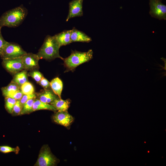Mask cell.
Wrapping results in <instances>:
<instances>
[{
  "label": "cell",
  "instance_id": "obj_21",
  "mask_svg": "<svg viewBox=\"0 0 166 166\" xmlns=\"http://www.w3.org/2000/svg\"><path fill=\"white\" fill-rule=\"evenodd\" d=\"M17 100L10 97H5V107L8 112L12 114L14 107Z\"/></svg>",
  "mask_w": 166,
  "mask_h": 166
},
{
  "label": "cell",
  "instance_id": "obj_3",
  "mask_svg": "<svg viewBox=\"0 0 166 166\" xmlns=\"http://www.w3.org/2000/svg\"><path fill=\"white\" fill-rule=\"evenodd\" d=\"M93 53L92 49L85 52L72 51L69 57L63 58L64 65L67 70L73 71L79 65L91 60L93 57Z\"/></svg>",
  "mask_w": 166,
  "mask_h": 166
},
{
  "label": "cell",
  "instance_id": "obj_26",
  "mask_svg": "<svg viewBox=\"0 0 166 166\" xmlns=\"http://www.w3.org/2000/svg\"><path fill=\"white\" fill-rule=\"evenodd\" d=\"M38 84L44 88V89H48L50 87V82L44 77L42 78Z\"/></svg>",
  "mask_w": 166,
  "mask_h": 166
},
{
  "label": "cell",
  "instance_id": "obj_7",
  "mask_svg": "<svg viewBox=\"0 0 166 166\" xmlns=\"http://www.w3.org/2000/svg\"><path fill=\"white\" fill-rule=\"evenodd\" d=\"M2 65L7 71L12 74L14 75L24 69L22 57L2 59Z\"/></svg>",
  "mask_w": 166,
  "mask_h": 166
},
{
  "label": "cell",
  "instance_id": "obj_8",
  "mask_svg": "<svg viewBox=\"0 0 166 166\" xmlns=\"http://www.w3.org/2000/svg\"><path fill=\"white\" fill-rule=\"evenodd\" d=\"M53 121L57 124L67 128L74 121V118L67 111H58L53 117Z\"/></svg>",
  "mask_w": 166,
  "mask_h": 166
},
{
  "label": "cell",
  "instance_id": "obj_20",
  "mask_svg": "<svg viewBox=\"0 0 166 166\" xmlns=\"http://www.w3.org/2000/svg\"><path fill=\"white\" fill-rule=\"evenodd\" d=\"M20 89L24 94H30L34 92L33 85L28 81L22 85L20 87Z\"/></svg>",
  "mask_w": 166,
  "mask_h": 166
},
{
  "label": "cell",
  "instance_id": "obj_28",
  "mask_svg": "<svg viewBox=\"0 0 166 166\" xmlns=\"http://www.w3.org/2000/svg\"><path fill=\"white\" fill-rule=\"evenodd\" d=\"M23 94L22 92L20 89L16 92L11 98L17 100H20Z\"/></svg>",
  "mask_w": 166,
  "mask_h": 166
},
{
  "label": "cell",
  "instance_id": "obj_27",
  "mask_svg": "<svg viewBox=\"0 0 166 166\" xmlns=\"http://www.w3.org/2000/svg\"><path fill=\"white\" fill-rule=\"evenodd\" d=\"M7 42L3 38L1 33V29L0 28V52L2 51Z\"/></svg>",
  "mask_w": 166,
  "mask_h": 166
},
{
  "label": "cell",
  "instance_id": "obj_25",
  "mask_svg": "<svg viewBox=\"0 0 166 166\" xmlns=\"http://www.w3.org/2000/svg\"><path fill=\"white\" fill-rule=\"evenodd\" d=\"M37 97V94L34 93L30 94H23L22 97L20 100V102L22 105L28 100L36 98Z\"/></svg>",
  "mask_w": 166,
  "mask_h": 166
},
{
  "label": "cell",
  "instance_id": "obj_29",
  "mask_svg": "<svg viewBox=\"0 0 166 166\" xmlns=\"http://www.w3.org/2000/svg\"><path fill=\"white\" fill-rule=\"evenodd\" d=\"M159 0L161 1L162 0Z\"/></svg>",
  "mask_w": 166,
  "mask_h": 166
},
{
  "label": "cell",
  "instance_id": "obj_19",
  "mask_svg": "<svg viewBox=\"0 0 166 166\" xmlns=\"http://www.w3.org/2000/svg\"><path fill=\"white\" fill-rule=\"evenodd\" d=\"M35 99L32 98L28 100L23 105L20 115L28 114L33 112V106Z\"/></svg>",
  "mask_w": 166,
  "mask_h": 166
},
{
  "label": "cell",
  "instance_id": "obj_6",
  "mask_svg": "<svg viewBox=\"0 0 166 166\" xmlns=\"http://www.w3.org/2000/svg\"><path fill=\"white\" fill-rule=\"evenodd\" d=\"M149 14L160 20L166 19V6L159 0H149Z\"/></svg>",
  "mask_w": 166,
  "mask_h": 166
},
{
  "label": "cell",
  "instance_id": "obj_10",
  "mask_svg": "<svg viewBox=\"0 0 166 166\" xmlns=\"http://www.w3.org/2000/svg\"><path fill=\"white\" fill-rule=\"evenodd\" d=\"M84 0H73L69 3V10L66 21L70 18L83 15L82 5Z\"/></svg>",
  "mask_w": 166,
  "mask_h": 166
},
{
  "label": "cell",
  "instance_id": "obj_18",
  "mask_svg": "<svg viewBox=\"0 0 166 166\" xmlns=\"http://www.w3.org/2000/svg\"><path fill=\"white\" fill-rule=\"evenodd\" d=\"M33 111L42 109L48 110L54 112L57 111L55 107L51 104L43 102L36 98L33 104Z\"/></svg>",
  "mask_w": 166,
  "mask_h": 166
},
{
  "label": "cell",
  "instance_id": "obj_4",
  "mask_svg": "<svg viewBox=\"0 0 166 166\" xmlns=\"http://www.w3.org/2000/svg\"><path fill=\"white\" fill-rule=\"evenodd\" d=\"M57 159L52 153L48 145H45L41 148L35 166H53L58 162Z\"/></svg>",
  "mask_w": 166,
  "mask_h": 166
},
{
  "label": "cell",
  "instance_id": "obj_5",
  "mask_svg": "<svg viewBox=\"0 0 166 166\" xmlns=\"http://www.w3.org/2000/svg\"><path fill=\"white\" fill-rule=\"evenodd\" d=\"M26 53L18 44L8 42L0 52V56L2 59H11L22 57Z\"/></svg>",
  "mask_w": 166,
  "mask_h": 166
},
{
  "label": "cell",
  "instance_id": "obj_24",
  "mask_svg": "<svg viewBox=\"0 0 166 166\" xmlns=\"http://www.w3.org/2000/svg\"><path fill=\"white\" fill-rule=\"evenodd\" d=\"M22 107L23 105L21 104L20 100H17L14 107L12 114L15 115H20Z\"/></svg>",
  "mask_w": 166,
  "mask_h": 166
},
{
  "label": "cell",
  "instance_id": "obj_22",
  "mask_svg": "<svg viewBox=\"0 0 166 166\" xmlns=\"http://www.w3.org/2000/svg\"><path fill=\"white\" fill-rule=\"evenodd\" d=\"M20 150L18 147L12 148L7 145H0V152L4 153L14 152L18 154Z\"/></svg>",
  "mask_w": 166,
  "mask_h": 166
},
{
  "label": "cell",
  "instance_id": "obj_17",
  "mask_svg": "<svg viewBox=\"0 0 166 166\" xmlns=\"http://www.w3.org/2000/svg\"><path fill=\"white\" fill-rule=\"evenodd\" d=\"M28 76L27 71L23 69L14 74L11 82L15 83L20 86L28 81Z\"/></svg>",
  "mask_w": 166,
  "mask_h": 166
},
{
  "label": "cell",
  "instance_id": "obj_2",
  "mask_svg": "<svg viewBox=\"0 0 166 166\" xmlns=\"http://www.w3.org/2000/svg\"><path fill=\"white\" fill-rule=\"evenodd\" d=\"M61 47L53 36H47L37 54L40 59L51 61L58 58L63 60L59 53Z\"/></svg>",
  "mask_w": 166,
  "mask_h": 166
},
{
  "label": "cell",
  "instance_id": "obj_15",
  "mask_svg": "<svg viewBox=\"0 0 166 166\" xmlns=\"http://www.w3.org/2000/svg\"><path fill=\"white\" fill-rule=\"evenodd\" d=\"M70 101L69 99L64 100L58 97L51 103L50 104L58 111H67L70 106Z\"/></svg>",
  "mask_w": 166,
  "mask_h": 166
},
{
  "label": "cell",
  "instance_id": "obj_23",
  "mask_svg": "<svg viewBox=\"0 0 166 166\" xmlns=\"http://www.w3.org/2000/svg\"><path fill=\"white\" fill-rule=\"evenodd\" d=\"M28 75L32 77L38 83L43 77L41 73L35 69L31 70L28 73Z\"/></svg>",
  "mask_w": 166,
  "mask_h": 166
},
{
  "label": "cell",
  "instance_id": "obj_16",
  "mask_svg": "<svg viewBox=\"0 0 166 166\" xmlns=\"http://www.w3.org/2000/svg\"><path fill=\"white\" fill-rule=\"evenodd\" d=\"M50 84L52 91L59 98H61L63 88V83L61 80L58 77H56L51 81Z\"/></svg>",
  "mask_w": 166,
  "mask_h": 166
},
{
  "label": "cell",
  "instance_id": "obj_12",
  "mask_svg": "<svg viewBox=\"0 0 166 166\" xmlns=\"http://www.w3.org/2000/svg\"><path fill=\"white\" fill-rule=\"evenodd\" d=\"M37 96L41 101L49 104L59 97L53 91L49 89H44Z\"/></svg>",
  "mask_w": 166,
  "mask_h": 166
},
{
  "label": "cell",
  "instance_id": "obj_13",
  "mask_svg": "<svg viewBox=\"0 0 166 166\" xmlns=\"http://www.w3.org/2000/svg\"><path fill=\"white\" fill-rule=\"evenodd\" d=\"M71 30H64L53 36L61 46L72 43L70 39Z\"/></svg>",
  "mask_w": 166,
  "mask_h": 166
},
{
  "label": "cell",
  "instance_id": "obj_11",
  "mask_svg": "<svg viewBox=\"0 0 166 166\" xmlns=\"http://www.w3.org/2000/svg\"><path fill=\"white\" fill-rule=\"evenodd\" d=\"M70 39L71 42H89L92 41L91 37L83 32L78 30L74 27L71 30Z\"/></svg>",
  "mask_w": 166,
  "mask_h": 166
},
{
  "label": "cell",
  "instance_id": "obj_14",
  "mask_svg": "<svg viewBox=\"0 0 166 166\" xmlns=\"http://www.w3.org/2000/svg\"><path fill=\"white\" fill-rule=\"evenodd\" d=\"M20 86L11 82L8 85L1 88L3 95L5 97H11L17 91L20 89Z\"/></svg>",
  "mask_w": 166,
  "mask_h": 166
},
{
  "label": "cell",
  "instance_id": "obj_9",
  "mask_svg": "<svg viewBox=\"0 0 166 166\" xmlns=\"http://www.w3.org/2000/svg\"><path fill=\"white\" fill-rule=\"evenodd\" d=\"M24 69L32 70L38 67V61L40 59L37 54L26 53L22 57Z\"/></svg>",
  "mask_w": 166,
  "mask_h": 166
},
{
  "label": "cell",
  "instance_id": "obj_1",
  "mask_svg": "<svg viewBox=\"0 0 166 166\" xmlns=\"http://www.w3.org/2000/svg\"><path fill=\"white\" fill-rule=\"evenodd\" d=\"M27 14V10L22 5L6 12L0 18V28L4 26H18L24 20Z\"/></svg>",
  "mask_w": 166,
  "mask_h": 166
}]
</instances>
